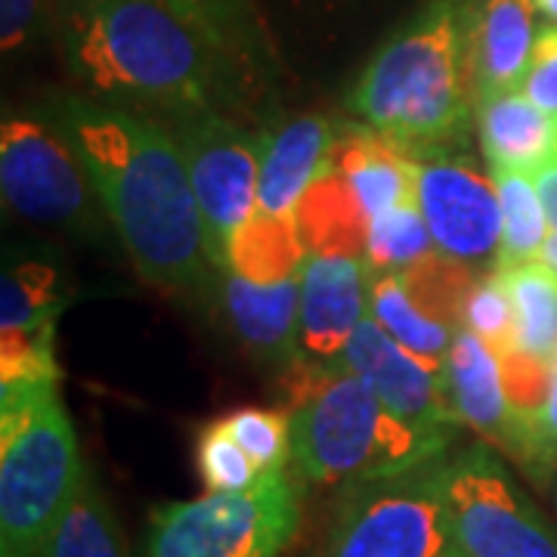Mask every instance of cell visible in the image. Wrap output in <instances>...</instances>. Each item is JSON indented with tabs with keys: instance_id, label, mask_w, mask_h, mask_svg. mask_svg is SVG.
I'll use <instances>...</instances> for the list:
<instances>
[{
	"instance_id": "obj_2",
	"label": "cell",
	"mask_w": 557,
	"mask_h": 557,
	"mask_svg": "<svg viewBox=\"0 0 557 557\" xmlns=\"http://www.w3.org/2000/svg\"><path fill=\"white\" fill-rule=\"evenodd\" d=\"M62 50L94 94L161 115L218 106L236 69L164 0H65Z\"/></svg>"
},
{
	"instance_id": "obj_10",
	"label": "cell",
	"mask_w": 557,
	"mask_h": 557,
	"mask_svg": "<svg viewBox=\"0 0 557 557\" xmlns=\"http://www.w3.org/2000/svg\"><path fill=\"white\" fill-rule=\"evenodd\" d=\"M3 205L44 226L97 230L100 196L75 146L38 119L10 115L0 127Z\"/></svg>"
},
{
	"instance_id": "obj_37",
	"label": "cell",
	"mask_w": 557,
	"mask_h": 557,
	"mask_svg": "<svg viewBox=\"0 0 557 557\" xmlns=\"http://www.w3.org/2000/svg\"><path fill=\"white\" fill-rule=\"evenodd\" d=\"M539 263H545V267L557 276V230H548L545 245H542V251H539Z\"/></svg>"
},
{
	"instance_id": "obj_7",
	"label": "cell",
	"mask_w": 557,
	"mask_h": 557,
	"mask_svg": "<svg viewBox=\"0 0 557 557\" xmlns=\"http://www.w3.org/2000/svg\"><path fill=\"white\" fill-rule=\"evenodd\" d=\"M298 523V486L288 471H276L245 493H205L156 508L143 557H282Z\"/></svg>"
},
{
	"instance_id": "obj_12",
	"label": "cell",
	"mask_w": 557,
	"mask_h": 557,
	"mask_svg": "<svg viewBox=\"0 0 557 557\" xmlns=\"http://www.w3.org/2000/svg\"><path fill=\"white\" fill-rule=\"evenodd\" d=\"M341 362L357 372L394 416L412 424L424 437L440 443L453 440L458 418L446 397L443 372H434L399 341L391 338L372 313L357 325Z\"/></svg>"
},
{
	"instance_id": "obj_21",
	"label": "cell",
	"mask_w": 557,
	"mask_h": 557,
	"mask_svg": "<svg viewBox=\"0 0 557 557\" xmlns=\"http://www.w3.org/2000/svg\"><path fill=\"white\" fill-rule=\"evenodd\" d=\"M307 248L300 239L298 220L255 211L251 220L230 242L226 270L251 278V282H282L300 276Z\"/></svg>"
},
{
	"instance_id": "obj_20",
	"label": "cell",
	"mask_w": 557,
	"mask_h": 557,
	"mask_svg": "<svg viewBox=\"0 0 557 557\" xmlns=\"http://www.w3.org/2000/svg\"><path fill=\"white\" fill-rule=\"evenodd\" d=\"M295 220L307 255L366 258L369 214L362 211L350 183L335 168H329L304 193V199L295 208Z\"/></svg>"
},
{
	"instance_id": "obj_19",
	"label": "cell",
	"mask_w": 557,
	"mask_h": 557,
	"mask_svg": "<svg viewBox=\"0 0 557 557\" xmlns=\"http://www.w3.org/2000/svg\"><path fill=\"white\" fill-rule=\"evenodd\" d=\"M474 115L490 168L536 174L557 156V119L542 112L523 90L478 102Z\"/></svg>"
},
{
	"instance_id": "obj_28",
	"label": "cell",
	"mask_w": 557,
	"mask_h": 557,
	"mask_svg": "<svg viewBox=\"0 0 557 557\" xmlns=\"http://www.w3.org/2000/svg\"><path fill=\"white\" fill-rule=\"evenodd\" d=\"M397 276L403 288L409 292V298L416 300L428 317L446 322L456 332L465 329V307H468V298L478 285L468 263L434 251L412 267L399 270Z\"/></svg>"
},
{
	"instance_id": "obj_38",
	"label": "cell",
	"mask_w": 557,
	"mask_h": 557,
	"mask_svg": "<svg viewBox=\"0 0 557 557\" xmlns=\"http://www.w3.org/2000/svg\"><path fill=\"white\" fill-rule=\"evenodd\" d=\"M533 3H536V13L542 20L557 25V0H533Z\"/></svg>"
},
{
	"instance_id": "obj_23",
	"label": "cell",
	"mask_w": 557,
	"mask_h": 557,
	"mask_svg": "<svg viewBox=\"0 0 557 557\" xmlns=\"http://www.w3.org/2000/svg\"><path fill=\"white\" fill-rule=\"evenodd\" d=\"M35 557H127L115 511L90 471Z\"/></svg>"
},
{
	"instance_id": "obj_9",
	"label": "cell",
	"mask_w": 557,
	"mask_h": 557,
	"mask_svg": "<svg viewBox=\"0 0 557 557\" xmlns=\"http://www.w3.org/2000/svg\"><path fill=\"white\" fill-rule=\"evenodd\" d=\"M161 121L183 149L193 189L211 236L220 273H226L230 242L258 211L260 139L248 137L218 106L180 109Z\"/></svg>"
},
{
	"instance_id": "obj_14",
	"label": "cell",
	"mask_w": 557,
	"mask_h": 557,
	"mask_svg": "<svg viewBox=\"0 0 557 557\" xmlns=\"http://www.w3.org/2000/svg\"><path fill=\"white\" fill-rule=\"evenodd\" d=\"M446 397L461 428H471L483 443L511 456L518 418L505 391L496 350L471 329H458L443 362Z\"/></svg>"
},
{
	"instance_id": "obj_4",
	"label": "cell",
	"mask_w": 557,
	"mask_h": 557,
	"mask_svg": "<svg viewBox=\"0 0 557 557\" xmlns=\"http://www.w3.org/2000/svg\"><path fill=\"white\" fill-rule=\"evenodd\" d=\"M292 418V468L317 486H354L446 456L449 443L397 418L341 359H295L282 379Z\"/></svg>"
},
{
	"instance_id": "obj_29",
	"label": "cell",
	"mask_w": 557,
	"mask_h": 557,
	"mask_svg": "<svg viewBox=\"0 0 557 557\" xmlns=\"http://www.w3.org/2000/svg\"><path fill=\"white\" fill-rule=\"evenodd\" d=\"M434 251L437 245L418 205H399L369 220L366 263L372 273H399Z\"/></svg>"
},
{
	"instance_id": "obj_35",
	"label": "cell",
	"mask_w": 557,
	"mask_h": 557,
	"mask_svg": "<svg viewBox=\"0 0 557 557\" xmlns=\"http://www.w3.org/2000/svg\"><path fill=\"white\" fill-rule=\"evenodd\" d=\"M40 16V0H0V44L3 53L20 50L32 38Z\"/></svg>"
},
{
	"instance_id": "obj_39",
	"label": "cell",
	"mask_w": 557,
	"mask_h": 557,
	"mask_svg": "<svg viewBox=\"0 0 557 557\" xmlns=\"http://www.w3.org/2000/svg\"><path fill=\"white\" fill-rule=\"evenodd\" d=\"M555 369H557V359H555Z\"/></svg>"
},
{
	"instance_id": "obj_15",
	"label": "cell",
	"mask_w": 557,
	"mask_h": 557,
	"mask_svg": "<svg viewBox=\"0 0 557 557\" xmlns=\"http://www.w3.org/2000/svg\"><path fill=\"white\" fill-rule=\"evenodd\" d=\"M338 127L322 115H298L260 137L258 208L292 218L304 193L332 168Z\"/></svg>"
},
{
	"instance_id": "obj_16",
	"label": "cell",
	"mask_w": 557,
	"mask_h": 557,
	"mask_svg": "<svg viewBox=\"0 0 557 557\" xmlns=\"http://www.w3.org/2000/svg\"><path fill=\"white\" fill-rule=\"evenodd\" d=\"M533 0H480L471 22V97L474 106L520 90L536 47Z\"/></svg>"
},
{
	"instance_id": "obj_3",
	"label": "cell",
	"mask_w": 557,
	"mask_h": 557,
	"mask_svg": "<svg viewBox=\"0 0 557 557\" xmlns=\"http://www.w3.org/2000/svg\"><path fill=\"white\" fill-rule=\"evenodd\" d=\"M474 0H428L381 47L347 94V109L412 159L446 152L474 112Z\"/></svg>"
},
{
	"instance_id": "obj_17",
	"label": "cell",
	"mask_w": 557,
	"mask_h": 557,
	"mask_svg": "<svg viewBox=\"0 0 557 557\" xmlns=\"http://www.w3.org/2000/svg\"><path fill=\"white\" fill-rule=\"evenodd\" d=\"M220 298L236 335L255 357L285 366L298 359L300 276L282 282H251L226 270L220 276Z\"/></svg>"
},
{
	"instance_id": "obj_8",
	"label": "cell",
	"mask_w": 557,
	"mask_h": 557,
	"mask_svg": "<svg viewBox=\"0 0 557 557\" xmlns=\"http://www.w3.org/2000/svg\"><path fill=\"white\" fill-rule=\"evenodd\" d=\"M446 498L461 557H557V530L490 443L446 456Z\"/></svg>"
},
{
	"instance_id": "obj_25",
	"label": "cell",
	"mask_w": 557,
	"mask_h": 557,
	"mask_svg": "<svg viewBox=\"0 0 557 557\" xmlns=\"http://www.w3.org/2000/svg\"><path fill=\"white\" fill-rule=\"evenodd\" d=\"M490 174L496 180L498 201H502V245L493 270L505 273L539 260V251L548 236V218L539 201L533 174L511 168H490Z\"/></svg>"
},
{
	"instance_id": "obj_33",
	"label": "cell",
	"mask_w": 557,
	"mask_h": 557,
	"mask_svg": "<svg viewBox=\"0 0 557 557\" xmlns=\"http://www.w3.org/2000/svg\"><path fill=\"white\" fill-rule=\"evenodd\" d=\"M511 458L536 480H548V474L557 468V369L545 406L530 421L520 424Z\"/></svg>"
},
{
	"instance_id": "obj_18",
	"label": "cell",
	"mask_w": 557,
	"mask_h": 557,
	"mask_svg": "<svg viewBox=\"0 0 557 557\" xmlns=\"http://www.w3.org/2000/svg\"><path fill=\"white\" fill-rule=\"evenodd\" d=\"M332 168L350 183L369 220L418 205V159L366 124L338 131Z\"/></svg>"
},
{
	"instance_id": "obj_31",
	"label": "cell",
	"mask_w": 557,
	"mask_h": 557,
	"mask_svg": "<svg viewBox=\"0 0 557 557\" xmlns=\"http://www.w3.org/2000/svg\"><path fill=\"white\" fill-rule=\"evenodd\" d=\"M196 465H199L201 483L208 493H245L267 478L260 474L251 456L233 440V434L223 428L220 418L201 428L199 443H196Z\"/></svg>"
},
{
	"instance_id": "obj_22",
	"label": "cell",
	"mask_w": 557,
	"mask_h": 557,
	"mask_svg": "<svg viewBox=\"0 0 557 557\" xmlns=\"http://www.w3.org/2000/svg\"><path fill=\"white\" fill-rule=\"evenodd\" d=\"M369 313L409 354H416L434 372H443V362L449 354V344L456 338V329L428 317L416 300L409 298V292L403 288L397 273H372Z\"/></svg>"
},
{
	"instance_id": "obj_27",
	"label": "cell",
	"mask_w": 557,
	"mask_h": 557,
	"mask_svg": "<svg viewBox=\"0 0 557 557\" xmlns=\"http://www.w3.org/2000/svg\"><path fill=\"white\" fill-rule=\"evenodd\" d=\"M199 28L233 65H258L267 53L263 25L251 0H164Z\"/></svg>"
},
{
	"instance_id": "obj_36",
	"label": "cell",
	"mask_w": 557,
	"mask_h": 557,
	"mask_svg": "<svg viewBox=\"0 0 557 557\" xmlns=\"http://www.w3.org/2000/svg\"><path fill=\"white\" fill-rule=\"evenodd\" d=\"M533 183H536L539 201L545 208V218H548V230H557V156L539 168L533 174Z\"/></svg>"
},
{
	"instance_id": "obj_1",
	"label": "cell",
	"mask_w": 557,
	"mask_h": 557,
	"mask_svg": "<svg viewBox=\"0 0 557 557\" xmlns=\"http://www.w3.org/2000/svg\"><path fill=\"white\" fill-rule=\"evenodd\" d=\"M53 121L84 161L139 276L174 298L205 295L211 278L223 273L171 127L81 97L62 100Z\"/></svg>"
},
{
	"instance_id": "obj_6",
	"label": "cell",
	"mask_w": 557,
	"mask_h": 557,
	"mask_svg": "<svg viewBox=\"0 0 557 557\" xmlns=\"http://www.w3.org/2000/svg\"><path fill=\"white\" fill-rule=\"evenodd\" d=\"M322 557H461L446 498V456L344 486Z\"/></svg>"
},
{
	"instance_id": "obj_32",
	"label": "cell",
	"mask_w": 557,
	"mask_h": 557,
	"mask_svg": "<svg viewBox=\"0 0 557 557\" xmlns=\"http://www.w3.org/2000/svg\"><path fill=\"white\" fill-rule=\"evenodd\" d=\"M465 329H471L480 341H486L496 350V357L518 347L515 310H511L505 276L498 270L478 278V285L468 298V307H465Z\"/></svg>"
},
{
	"instance_id": "obj_5",
	"label": "cell",
	"mask_w": 557,
	"mask_h": 557,
	"mask_svg": "<svg viewBox=\"0 0 557 557\" xmlns=\"http://www.w3.org/2000/svg\"><path fill=\"white\" fill-rule=\"evenodd\" d=\"M87 468L60 391L0 416V557H35Z\"/></svg>"
},
{
	"instance_id": "obj_13",
	"label": "cell",
	"mask_w": 557,
	"mask_h": 557,
	"mask_svg": "<svg viewBox=\"0 0 557 557\" xmlns=\"http://www.w3.org/2000/svg\"><path fill=\"white\" fill-rule=\"evenodd\" d=\"M372 270L366 258L307 255L300 270V354L313 362L344 357L347 341L369 317Z\"/></svg>"
},
{
	"instance_id": "obj_24",
	"label": "cell",
	"mask_w": 557,
	"mask_h": 557,
	"mask_svg": "<svg viewBox=\"0 0 557 557\" xmlns=\"http://www.w3.org/2000/svg\"><path fill=\"white\" fill-rule=\"evenodd\" d=\"M62 285L53 263L16 260L0 278V338L53 329L60 319Z\"/></svg>"
},
{
	"instance_id": "obj_34",
	"label": "cell",
	"mask_w": 557,
	"mask_h": 557,
	"mask_svg": "<svg viewBox=\"0 0 557 557\" xmlns=\"http://www.w3.org/2000/svg\"><path fill=\"white\" fill-rule=\"evenodd\" d=\"M520 90L536 102L542 112L557 119V25L552 22L539 28L536 47H533L530 69L523 75Z\"/></svg>"
},
{
	"instance_id": "obj_30",
	"label": "cell",
	"mask_w": 557,
	"mask_h": 557,
	"mask_svg": "<svg viewBox=\"0 0 557 557\" xmlns=\"http://www.w3.org/2000/svg\"><path fill=\"white\" fill-rule=\"evenodd\" d=\"M242 449L251 456L260 474H276L292 468V418L285 409L242 406L220 418Z\"/></svg>"
},
{
	"instance_id": "obj_26",
	"label": "cell",
	"mask_w": 557,
	"mask_h": 557,
	"mask_svg": "<svg viewBox=\"0 0 557 557\" xmlns=\"http://www.w3.org/2000/svg\"><path fill=\"white\" fill-rule=\"evenodd\" d=\"M502 273V270H498ZM505 285L515 310L518 347L530 357L555 366L557 359V276L545 263H523L505 270Z\"/></svg>"
},
{
	"instance_id": "obj_11",
	"label": "cell",
	"mask_w": 557,
	"mask_h": 557,
	"mask_svg": "<svg viewBox=\"0 0 557 557\" xmlns=\"http://www.w3.org/2000/svg\"><path fill=\"white\" fill-rule=\"evenodd\" d=\"M418 208L440 255L468 267L493 263L502 245V201L493 174L449 152L418 161Z\"/></svg>"
}]
</instances>
